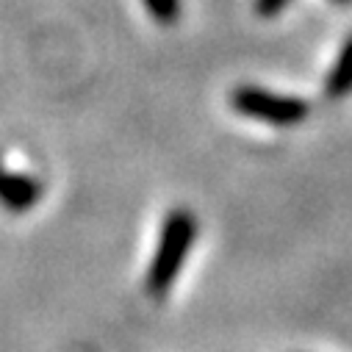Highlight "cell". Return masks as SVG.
Wrapping results in <instances>:
<instances>
[{
	"label": "cell",
	"instance_id": "1",
	"mask_svg": "<svg viewBox=\"0 0 352 352\" xmlns=\"http://www.w3.org/2000/svg\"><path fill=\"white\" fill-rule=\"evenodd\" d=\"M197 239V219L192 211L186 208H175L166 219H164V230L150 263L147 272V294L153 297H164L169 292V286L178 278L184 261L192 250Z\"/></svg>",
	"mask_w": 352,
	"mask_h": 352
},
{
	"label": "cell",
	"instance_id": "2",
	"mask_svg": "<svg viewBox=\"0 0 352 352\" xmlns=\"http://www.w3.org/2000/svg\"><path fill=\"white\" fill-rule=\"evenodd\" d=\"M230 106L258 122H270L278 128H289L297 125L308 117V103L300 98H286V95H275L267 92L261 86H239V89L230 92Z\"/></svg>",
	"mask_w": 352,
	"mask_h": 352
},
{
	"label": "cell",
	"instance_id": "3",
	"mask_svg": "<svg viewBox=\"0 0 352 352\" xmlns=\"http://www.w3.org/2000/svg\"><path fill=\"white\" fill-rule=\"evenodd\" d=\"M42 184L31 175L9 172L0 166V206L12 214H25L42 200Z\"/></svg>",
	"mask_w": 352,
	"mask_h": 352
},
{
	"label": "cell",
	"instance_id": "4",
	"mask_svg": "<svg viewBox=\"0 0 352 352\" xmlns=\"http://www.w3.org/2000/svg\"><path fill=\"white\" fill-rule=\"evenodd\" d=\"M352 92V36L341 47L330 75H327V98H344Z\"/></svg>",
	"mask_w": 352,
	"mask_h": 352
},
{
	"label": "cell",
	"instance_id": "5",
	"mask_svg": "<svg viewBox=\"0 0 352 352\" xmlns=\"http://www.w3.org/2000/svg\"><path fill=\"white\" fill-rule=\"evenodd\" d=\"M144 6L161 25H172L181 17V0H144Z\"/></svg>",
	"mask_w": 352,
	"mask_h": 352
},
{
	"label": "cell",
	"instance_id": "6",
	"mask_svg": "<svg viewBox=\"0 0 352 352\" xmlns=\"http://www.w3.org/2000/svg\"><path fill=\"white\" fill-rule=\"evenodd\" d=\"M292 3V0H255V14L258 17H278L286 6Z\"/></svg>",
	"mask_w": 352,
	"mask_h": 352
},
{
	"label": "cell",
	"instance_id": "7",
	"mask_svg": "<svg viewBox=\"0 0 352 352\" xmlns=\"http://www.w3.org/2000/svg\"><path fill=\"white\" fill-rule=\"evenodd\" d=\"M333 3H338V6H346V3H352V0H333Z\"/></svg>",
	"mask_w": 352,
	"mask_h": 352
}]
</instances>
